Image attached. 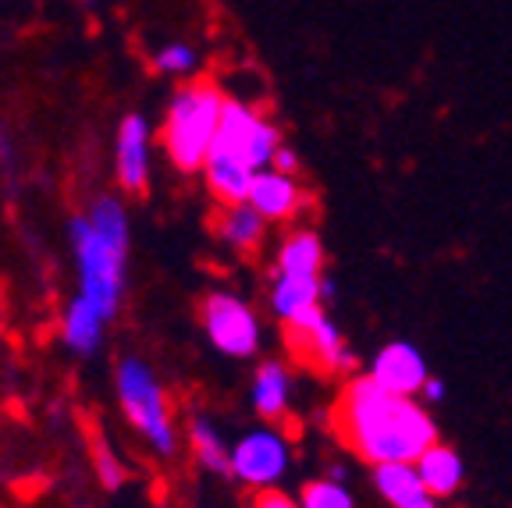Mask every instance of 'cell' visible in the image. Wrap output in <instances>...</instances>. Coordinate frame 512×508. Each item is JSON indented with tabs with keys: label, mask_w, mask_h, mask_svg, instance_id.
<instances>
[{
	"label": "cell",
	"mask_w": 512,
	"mask_h": 508,
	"mask_svg": "<svg viewBox=\"0 0 512 508\" xmlns=\"http://www.w3.org/2000/svg\"><path fill=\"white\" fill-rule=\"evenodd\" d=\"M338 441L370 466L416 462L438 441V427L416 398L384 391L367 374L352 377L331 413Z\"/></svg>",
	"instance_id": "cell-1"
},
{
	"label": "cell",
	"mask_w": 512,
	"mask_h": 508,
	"mask_svg": "<svg viewBox=\"0 0 512 508\" xmlns=\"http://www.w3.org/2000/svg\"><path fill=\"white\" fill-rule=\"evenodd\" d=\"M72 253L79 267V295L111 324L125 299L128 214L118 199H96L89 214L72 221Z\"/></svg>",
	"instance_id": "cell-2"
},
{
	"label": "cell",
	"mask_w": 512,
	"mask_h": 508,
	"mask_svg": "<svg viewBox=\"0 0 512 508\" xmlns=\"http://www.w3.org/2000/svg\"><path fill=\"white\" fill-rule=\"evenodd\" d=\"M224 100L228 96L210 79L189 82L171 96L164 125H160V146L182 175H196L207 164L217 139V125H221Z\"/></svg>",
	"instance_id": "cell-3"
},
{
	"label": "cell",
	"mask_w": 512,
	"mask_h": 508,
	"mask_svg": "<svg viewBox=\"0 0 512 508\" xmlns=\"http://www.w3.org/2000/svg\"><path fill=\"white\" fill-rule=\"evenodd\" d=\"M118 398L128 423L150 441L157 455H175L178 434L171 420V402L143 359H121L118 363Z\"/></svg>",
	"instance_id": "cell-4"
},
{
	"label": "cell",
	"mask_w": 512,
	"mask_h": 508,
	"mask_svg": "<svg viewBox=\"0 0 512 508\" xmlns=\"http://www.w3.org/2000/svg\"><path fill=\"white\" fill-rule=\"evenodd\" d=\"M281 146V132L260 107L246 104L228 96L221 111V125H217V139L210 153H224V157L239 160L249 171H264L271 167L274 153Z\"/></svg>",
	"instance_id": "cell-5"
},
{
	"label": "cell",
	"mask_w": 512,
	"mask_h": 508,
	"mask_svg": "<svg viewBox=\"0 0 512 508\" xmlns=\"http://www.w3.org/2000/svg\"><path fill=\"white\" fill-rule=\"evenodd\" d=\"M210 345L228 359H249L260 349V320L253 306L232 292H210L200 306Z\"/></svg>",
	"instance_id": "cell-6"
},
{
	"label": "cell",
	"mask_w": 512,
	"mask_h": 508,
	"mask_svg": "<svg viewBox=\"0 0 512 508\" xmlns=\"http://www.w3.org/2000/svg\"><path fill=\"white\" fill-rule=\"evenodd\" d=\"M288 338H292V349L313 363L324 374H349L356 370V356L345 345L342 331L331 320L328 306H313V310L299 313L296 320H288Z\"/></svg>",
	"instance_id": "cell-7"
},
{
	"label": "cell",
	"mask_w": 512,
	"mask_h": 508,
	"mask_svg": "<svg viewBox=\"0 0 512 508\" xmlns=\"http://www.w3.org/2000/svg\"><path fill=\"white\" fill-rule=\"evenodd\" d=\"M292 466V448L278 430H249L232 445V477L253 491H271Z\"/></svg>",
	"instance_id": "cell-8"
},
{
	"label": "cell",
	"mask_w": 512,
	"mask_h": 508,
	"mask_svg": "<svg viewBox=\"0 0 512 508\" xmlns=\"http://www.w3.org/2000/svg\"><path fill=\"white\" fill-rule=\"evenodd\" d=\"M246 203L264 217L267 224H292L310 210V192L299 185V178L281 175L274 167L256 171L249 182Z\"/></svg>",
	"instance_id": "cell-9"
},
{
	"label": "cell",
	"mask_w": 512,
	"mask_h": 508,
	"mask_svg": "<svg viewBox=\"0 0 512 508\" xmlns=\"http://www.w3.org/2000/svg\"><path fill=\"white\" fill-rule=\"evenodd\" d=\"M114 175L118 185L132 196L150 185V125L143 114H125L114 135Z\"/></svg>",
	"instance_id": "cell-10"
},
{
	"label": "cell",
	"mask_w": 512,
	"mask_h": 508,
	"mask_svg": "<svg viewBox=\"0 0 512 508\" xmlns=\"http://www.w3.org/2000/svg\"><path fill=\"white\" fill-rule=\"evenodd\" d=\"M370 381L402 398H416L427 384V359L409 342H388L370 363Z\"/></svg>",
	"instance_id": "cell-11"
},
{
	"label": "cell",
	"mask_w": 512,
	"mask_h": 508,
	"mask_svg": "<svg viewBox=\"0 0 512 508\" xmlns=\"http://www.w3.org/2000/svg\"><path fill=\"white\" fill-rule=\"evenodd\" d=\"M331 295H335V288H331L328 278H285V274H274L271 313L281 324H288L299 313L313 310V306H324Z\"/></svg>",
	"instance_id": "cell-12"
},
{
	"label": "cell",
	"mask_w": 512,
	"mask_h": 508,
	"mask_svg": "<svg viewBox=\"0 0 512 508\" xmlns=\"http://www.w3.org/2000/svg\"><path fill=\"white\" fill-rule=\"evenodd\" d=\"M274 274H285V278H324V242H320L317 231H288L278 246V256H274Z\"/></svg>",
	"instance_id": "cell-13"
},
{
	"label": "cell",
	"mask_w": 512,
	"mask_h": 508,
	"mask_svg": "<svg viewBox=\"0 0 512 508\" xmlns=\"http://www.w3.org/2000/svg\"><path fill=\"white\" fill-rule=\"evenodd\" d=\"M253 409L260 420L278 423L288 416V405H292V374L285 370V363L278 359H267V363L256 366L253 377Z\"/></svg>",
	"instance_id": "cell-14"
},
{
	"label": "cell",
	"mask_w": 512,
	"mask_h": 508,
	"mask_svg": "<svg viewBox=\"0 0 512 508\" xmlns=\"http://www.w3.org/2000/svg\"><path fill=\"white\" fill-rule=\"evenodd\" d=\"M214 231L217 239L224 246H232L235 253H256V249L264 246V235H267V221L256 214L249 203H228V207L217 210L214 217Z\"/></svg>",
	"instance_id": "cell-15"
},
{
	"label": "cell",
	"mask_w": 512,
	"mask_h": 508,
	"mask_svg": "<svg viewBox=\"0 0 512 508\" xmlns=\"http://www.w3.org/2000/svg\"><path fill=\"white\" fill-rule=\"evenodd\" d=\"M413 466H416V473H420V480H424L427 494H431L434 501L448 498V494H456L459 487H463V477H466L463 455H459L456 448L441 445V441H434V445L427 448Z\"/></svg>",
	"instance_id": "cell-16"
},
{
	"label": "cell",
	"mask_w": 512,
	"mask_h": 508,
	"mask_svg": "<svg viewBox=\"0 0 512 508\" xmlns=\"http://www.w3.org/2000/svg\"><path fill=\"white\" fill-rule=\"evenodd\" d=\"M374 487L392 508H416L431 498L413 462H384V466H374Z\"/></svg>",
	"instance_id": "cell-17"
},
{
	"label": "cell",
	"mask_w": 512,
	"mask_h": 508,
	"mask_svg": "<svg viewBox=\"0 0 512 508\" xmlns=\"http://www.w3.org/2000/svg\"><path fill=\"white\" fill-rule=\"evenodd\" d=\"M104 327L107 320L93 310V302H86L82 295H75L68 302V310H64V320H61V334H64V345L79 356H93L104 342Z\"/></svg>",
	"instance_id": "cell-18"
},
{
	"label": "cell",
	"mask_w": 512,
	"mask_h": 508,
	"mask_svg": "<svg viewBox=\"0 0 512 508\" xmlns=\"http://www.w3.org/2000/svg\"><path fill=\"white\" fill-rule=\"evenodd\" d=\"M185 437H189V448L196 455L207 473H217V477H232V448L224 445L221 430L214 427L210 416H192L189 427H185Z\"/></svg>",
	"instance_id": "cell-19"
},
{
	"label": "cell",
	"mask_w": 512,
	"mask_h": 508,
	"mask_svg": "<svg viewBox=\"0 0 512 508\" xmlns=\"http://www.w3.org/2000/svg\"><path fill=\"white\" fill-rule=\"evenodd\" d=\"M256 171H249L239 160L224 157V153H210L207 164H203V178H207V189L214 192V199L221 207L228 203H246L249 182H253Z\"/></svg>",
	"instance_id": "cell-20"
},
{
	"label": "cell",
	"mask_w": 512,
	"mask_h": 508,
	"mask_svg": "<svg viewBox=\"0 0 512 508\" xmlns=\"http://www.w3.org/2000/svg\"><path fill=\"white\" fill-rule=\"evenodd\" d=\"M299 508H356V498L342 480L320 477L299 491Z\"/></svg>",
	"instance_id": "cell-21"
},
{
	"label": "cell",
	"mask_w": 512,
	"mask_h": 508,
	"mask_svg": "<svg viewBox=\"0 0 512 508\" xmlns=\"http://www.w3.org/2000/svg\"><path fill=\"white\" fill-rule=\"evenodd\" d=\"M93 466H96V477H100V484H104L107 491H118V487L125 484V466H121L114 448L107 445L100 434H93Z\"/></svg>",
	"instance_id": "cell-22"
},
{
	"label": "cell",
	"mask_w": 512,
	"mask_h": 508,
	"mask_svg": "<svg viewBox=\"0 0 512 508\" xmlns=\"http://www.w3.org/2000/svg\"><path fill=\"white\" fill-rule=\"evenodd\" d=\"M200 54L189 47V43H164V47L153 54V68L164 75H189L196 68Z\"/></svg>",
	"instance_id": "cell-23"
},
{
	"label": "cell",
	"mask_w": 512,
	"mask_h": 508,
	"mask_svg": "<svg viewBox=\"0 0 512 508\" xmlns=\"http://www.w3.org/2000/svg\"><path fill=\"white\" fill-rule=\"evenodd\" d=\"M271 167H274V171H281V175H292V178L303 175V160H299V153L292 150V146H285V143L278 146V153H274Z\"/></svg>",
	"instance_id": "cell-24"
},
{
	"label": "cell",
	"mask_w": 512,
	"mask_h": 508,
	"mask_svg": "<svg viewBox=\"0 0 512 508\" xmlns=\"http://www.w3.org/2000/svg\"><path fill=\"white\" fill-rule=\"evenodd\" d=\"M253 508H299V501H292L288 494H281V491H260L256 494V501H253Z\"/></svg>",
	"instance_id": "cell-25"
},
{
	"label": "cell",
	"mask_w": 512,
	"mask_h": 508,
	"mask_svg": "<svg viewBox=\"0 0 512 508\" xmlns=\"http://www.w3.org/2000/svg\"><path fill=\"white\" fill-rule=\"evenodd\" d=\"M420 395L427 398V402H441L445 398V381H438V377H427V384H424V391Z\"/></svg>",
	"instance_id": "cell-26"
},
{
	"label": "cell",
	"mask_w": 512,
	"mask_h": 508,
	"mask_svg": "<svg viewBox=\"0 0 512 508\" xmlns=\"http://www.w3.org/2000/svg\"><path fill=\"white\" fill-rule=\"evenodd\" d=\"M416 508H441V505H438V501H434V498H427L424 505H416Z\"/></svg>",
	"instance_id": "cell-27"
}]
</instances>
